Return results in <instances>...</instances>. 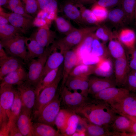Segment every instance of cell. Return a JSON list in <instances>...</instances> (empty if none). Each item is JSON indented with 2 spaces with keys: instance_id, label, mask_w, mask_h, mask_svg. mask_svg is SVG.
Here are the masks:
<instances>
[{
  "instance_id": "cell-1",
  "label": "cell",
  "mask_w": 136,
  "mask_h": 136,
  "mask_svg": "<svg viewBox=\"0 0 136 136\" xmlns=\"http://www.w3.org/2000/svg\"><path fill=\"white\" fill-rule=\"evenodd\" d=\"M94 99L90 98L77 113L82 115L92 123L110 127L116 113L107 103Z\"/></svg>"
},
{
  "instance_id": "cell-2",
  "label": "cell",
  "mask_w": 136,
  "mask_h": 136,
  "mask_svg": "<svg viewBox=\"0 0 136 136\" xmlns=\"http://www.w3.org/2000/svg\"><path fill=\"white\" fill-rule=\"evenodd\" d=\"M98 26L76 28L63 38L55 42V47L59 48L60 51L64 54L66 51L79 44L90 33L95 32Z\"/></svg>"
},
{
  "instance_id": "cell-3",
  "label": "cell",
  "mask_w": 136,
  "mask_h": 136,
  "mask_svg": "<svg viewBox=\"0 0 136 136\" xmlns=\"http://www.w3.org/2000/svg\"><path fill=\"white\" fill-rule=\"evenodd\" d=\"M55 46L52 44L46 48L43 54L39 58L31 60L27 64L28 67L27 82L36 88L41 80L43 70L47 59L54 50Z\"/></svg>"
},
{
  "instance_id": "cell-4",
  "label": "cell",
  "mask_w": 136,
  "mask_h": 136,
  "mask_svg": "<svg viewBox=\"0 0 136 136\" xmlns=\"http://www.w3.org/2000/svg\"><path fill=\"white\" fill-rule=\"evenodd\" d=\"M61 100L58 93L54 98L41 110L32 114L35 122L46 124L52 126L55 125L56 118L60 110Z\"/></svg>"
},
{
  "instance_id": "cell-5",
  "label": "cell",
  "mask_w": 136,
  "mask_h": 136,
  "mask_svg": "<svg viewBox=\"0 0 136 136\" xmlns=\"http://www.w3.org/2000/svg\"><path fill=\"white\" fill-rule=\"evenodd\" d=\"M22 34L15 35L1 40V43L7 55L19 58L24 62L27 53L25 40Z\"/></svg>"
},
{
  "instance_id": "cell-6",
  "label": "cell",
  "mask_w": 136,
  "mask_h": 136,
  "mask_svg": "<svg viewBox=\"0 0 136 136\" xmlns=\"http://www.w3.org/2000/svg\"><path fill=\"white\" fill-rule=\"evenodd\" d=\"M61 103L65 109L77 113L90 99L77 90L71 92L65 86L61 88Z\"/></svg>"
},
{
  "instance_id": "cell-7",
  "label": "cell",
  "mask_w": 136,
  "mask_h": 136,
  "mask_svg": "<svg viewBox=\"0 0 136 136\" xmlns=\"http://www.w3.org/2000/svg\"><path fill=\"white\" fill-rule=\"evenodd\" d=\"M22 104V109L32 116L37 97L36 87L26 81L17 86Z\"/></svg>"
},
{
  "instance_id": "cell-8",
  "label": "cell",
  "mask_w": 136,
  "mask_h": 136,
  "mask_svg": "<svg viewBox=\"0 0 136 136\" xmlns=\"http://www.w3.org/2000/svg\"><path fill=\"white\" fill-rule=\"evenodd\" d=\"M109 104L116 113L136 117V97L130 93Z\"/></svg>"
},
{
  "instance_id": "cell-9",
  "label": "cell",
  "mask_w": 136,
  "mask_h": 136,
  "mask_svg": "<svg viewBox=\"0 0 136 136\" xmlns=\"http://www.w3.org/2000/svg\"><path fill=\"white\" fill-rule=\"evenodd\" d=\"M61 78L62 76L59 77L40 92L36 98L32 114L40 110L54 98L57 93L58 85Z\"/></svg>"
},
{
  "instance_id": "cell-10",
  "label": "cell",
  "mask_w": 136,
  "mask_h": 136,
  "mask_svg": "<svg viewBox=\"0 0 136 136\" xmlns=\"http://www.w3.org/2000/svg\"><path fill=\"white\" fill-rule=\"evenodd\" d=\"M16 88L7 84L0 85V110L8 115L10 120L11 109L13 104Z\"/></svg>"
},
{
  "instance_id": "cell-11",
  "label": "cell",
  "mask_w": 136,
  "mask_h": 136,
  "mask_svg": "<svg viewBox=\"0 0 136 136\" xmlns=\"http://www.w3.org/2000/svg\"><path fill=\"white\" fill-rule=\"evenodd\" d=\"M130 70L127 55L115 59L114 72L117 86L120 87L124 86Z\"/></svg>"
},
{
  "instance_id": "cell-12",
  "label": "cell",
  "mask_w": 136,
  "mask_h": 136,
  "mask_svg": "<svg viewBox=\"0 0 136 136\" xmlns=\"http://www.w3.org/2000/svg\"><path fill=\"white\" fill-rule=\"evenodd\" d=\"M130 93L125 88H117L116 87H109L93 95L95 99L104 101L108 104Z\"/></svg>"
},
{
  "instance_id": "cell-13",
  "label": "cell",
  "mask_w": 136,
  "mask_h": 136,
  "mask_svg": "<svg viewBox=\"0 0 136 136\" xmlns=\"http://www.w3.org/2000/svg\"><path fill=\"white\" fill-rule=\"evenodd\" d=\"M64 55L61 88L64 86L65 82L72 70L76 65L80 63L79 57L74 48L65 52Z\"/></svg>"
},
{
  "instance_id": "cell-14",
  "label": "cell",
  "mask_w": 136,
  "mask_h": 136,
  "mask_svg": "<svg viewBox=\"0 0 136 136\" xmlns=\"http://www.w3.org/2000/svg\"><path fill=\"white\" fill-rule=\"evenodd\" d=\"M89 94L94 95L107 88L116 87L115 79L112 77L99 78L92 77L89 79Z\"/></svg>"
},
{
  "instance_id": "cell-15",
  "label": "cell",
  "mask_w": 136,
  "mask_h": 136,
  "mask_svg": "<svg viewBox=\"0 0 136 136\" xmlns=\"http://www.w3.org/2000/svg\"><path fill=\"white\" fill-rule=\"evenodd\" d=\"M0 14L8 19L10 24L25 33L33 24L32 19L14 12L8 13L0 10Z\"/></svg>"
},
{
  "instance_id": "cell-16",
  "label": "cell",
  "mask_w": 136,
  "mask_h": 136,
  "mask_svg": "<svg viewBox=\"0 0 136 136\" xmlns=\"http://www.w3.org/2000/svg\"><path fill=\"white\" fill-rule=\"evenodd\" d=\"M82 122L86 129L87 136H120V133L116 132L110 130V127L93 124L89 122L85 118H82Z\"/></svg>"
},
{
  "instance_id": "cell-17",
  "label": "cell",
  "mask_w": 136,
  "mask_h": 136,
  "mask_svg": "<svg viewBox=\"0 0 136 136\" xmlns=\"http://www.w3.org/2000/svg\"><path fill=\"white\" fill-rule=\"evenodd\" d=\"M61 7L62 12L66 18L79 25L85 24L80 10L73 0H65L62 3Z\"/></svg>"
},
{
  "instance_id": "cell-18",
  "label": "cell",
  "mask_w": 136,
  "mask_h": 136,
  "mask_svg": "<svg viewBox=\"0 0 136 136\" xmlns=\"http://www.w3.org/2000/svg\"><path fill=\"white\" fill-rule=\"evenodd\" d=\"M88 77H79L69 76L65 84L69 90L74 91L80 90L81 93L87 97L89 87Z\"/></svg>"
},
{
  "instance_id": "cell-19",
  "label": "cell",
  "mask_w": 136,
  "mask_h": 136,
  "mask_svg": "<svg viewBox=\"0 0 136 136\" xmlns=\"http://www.w3.org/2000/svg\"><path fill=\"white\" fill-rule=\"evenodd\" d=\"M21 59L9 56L5 59L0 60V81L8 74L23 67L24 63Z\"/></svg>"
},
{
  "instance_id": "cell-20",
  "label": "cell",
  "mask_w": 136,
  "mask_h": 136,
  "mask_svg": "<svg viewBox=\"0 0 136 136\" xmlns=\"http://www.w3.org/2000/svg\"><path fill=\"white\" fill-rule=\"evenodd\" d=\"M43 47L46 48L55 42L56 33L45 26L40 27L31 36Z\"/></svg>"
},
{
  "instance_id": "cell-21",
  "label": "cell",
  "mask_w": 136,
  "mask_h": 136,
  "mask_svg": "<svg viewBox=\"0 0 136 136\" xmlns=\"http://www.w3.org/2000/svg\"><path fill=\"white\" fill-rule=\"evenodd\" d=\"M32 116L22 109L16 121V123L23 136H33V124Z\"/></svg>"
},
{
  "instance_id": "cell-22",
  "label": "cell",
  "mask_w": 136,
  "mask_h": 136,
  "mask_svg": "<svg viewBox=\"0 0 136 136\" xmlns=\"http://www.w3.org/2000/svg\"><path fill=\"white\" fill-rule=\"evenodd\" d=\"M27 53L24 62L27 64L31 60L37 58L44 53L46 48L40 45L32 37L26 38Z\"/></svg>"
},
{
  "instance_id": "cell-23",
  "label": "cell",
  "mask_w": 136,
  "mask_h": 136,
  "mask_svg": "<svg viewBox=\"0 0 136 136\" xmlns=\"http://www.w3.org/2000/svg\"><path fill=\"white\" fill-rule=\"evenodd\" d=\"M55 47L47 59L43 70L41 80L49 72L59 67L63 62L64 54L60 51H57Z\"/></svg>"
},
{
  "instance_id": "cell-24",
  "label": "cell",
  "mask_w": 136,
  "mask_h": 136,
  "mask_svg": "<svg viewBox=\"0 0 136 136\" xmlns=\"http://www.w3.org/2000/svg\"><path fill=\"white\" fill-rule=\"evenodd\" d=\"M110 57L101 58L95 64L93 74L103 77H112L114 67Z\"/></svg>"
},
{
  "instance_id": "cell-25",
  "label": "cell",
  "mask_w": 136,
  "mask_h": 136,
  "mask_svg": "<svg viewBox=\"0 0 136 136\" xmlns=\"http://www.w3.org/2000/svg\"><path fill=\"white\" fill-rule=\"evenodd\" d=\"M27 76V72L23 67L5 76L1 80L0 84H7L17 86L26 81Z\"/></svg>"
},
{
  "instance_id": "cell-26",
  "label": "cell",
  "mask_w": 136,
  "mask_h": 136,
  "mask_svg": "<svg viewBox=\"0 0 136 136\" xmlns=\"http://www.w3.org/2000/svg\"><path fill=\"white\" fill-rule=\"evenodd\" d=\"M131 121L127 117L119 115L116 116L110 127L114 132L121 133L130 132Z\"/></svg>"
},
{
  "instance_id": "cell-27",
  "label": "cell",
  "mask_w": 136,
  "mask_h": 136,
  "mask_svg": "<svg viewBox=\"0 0 136 136\" xmlns=\"http://www.w3.org/2000/svg\"><path fill=\"white\" fill-rule=\"evenodd\" d=\"M114 36L108 42V49L110 56L115 59L126 55L124 46L118 39L115 32Z\"/></svg>"
},
{
  "instance_id": "cell-28",
  "label": "cell",
  "mask_w": 136,
  "mask_h": 136,
  "mask_svg": "<svg viewBox=\"0 0 136 136\" xmlns=\"http://www.w3.org/2000/svg\"><path fill=\"white\" fill-rule=\"evenodd\" d=\"M116 32L118 39L128 50L135 47L136 37L135 33L133 30L124 28L118 32Z\"/></svg>"
},
{
  "instance_id": "cell-29",
  "label": "cell",
  "mask_w": 136,
  "mask_h": 136,
  "mask_svg": "<svg viewBox=\"0 0 136 136\" xmlns=\"http://www.w3.org/2000/svg\"><path fill=\"white\" fill-rule=\"evenodd\" d=\"M107 19L116 26H123L128 24L125 13L120 5L109 10Z\"/></svg>"
},
{
  "instance_id": "cell-30",
  "label": "cell",
  "mask_w": 136,
  "mask_h": 136,
  "mask_svg": "<svg viewBox=\"0 0 136 136\" xmlns=\"http://www.w3.org/2000/svg\"><path fill=\"white\" fill-rule=\"evenodd\" d=\"M94 32L88 35L79 44L74 48L79 57L80 63L83 59L91 53Z\"/></svg>"
},
{
  "instance_id": "cell-31",
  "label": "cell",
  "mask_w": 136,
  "mask_h": 136,
  "mask_svg": "<svg viewBox=\"0 0 136 136\" xmlns=\"http://www.w3.org/2000/svg\"><path fill=\"white\" fill-rule=\"evenodd\" d=\"M33 136H59L62 134L53 127L39 122L33 124Z\"/></svg>"
},
{
  "instance_id": "cell-32",
  "label": "cell",
  "mask_w": 136,
  "mask_h": 136,
  "mask_svg": "<svg viewBox=\"0 0 136 136\" xmlns=\"http://www.w3.org/2000/svg\"><path fill=\"white\" fill-rule=\"evenodd\" d=\"M61 76H62V74L60 66L50 71L47 74L36 88L37 97L44 88L52 83L58 77Z\"/></svg>"
},
{
  "instance_id": "cell-33",
  "label": "cell",
  "mask_w": 136,
  "mask_h": 136,
  "mask_svg": "<svg viewBox=\"0 0 136 136\" xmlns=\"http://www.w3.org/2000/svg\"><path fill=\"white\" fill-rule=\"evenodd\" d=\"M90 53L100 58L110 57L106 44L101 42L95 35L93 41Z\"/></svg>"
},
{
  "instance_id": "cell-34",
  "label": "cell",
  "mask_w": 136,
  "mask_h": 136,
  "mask_svg": "<svg viewBox=\"0 0 136 136\" xmlns=\"http://www.w3.org/2000/svg\"><path fill=\"white\" fill-rule=\"evenodd\" d=\"M72 112L65 109H61L56 118L55 125L57 130L62 136L66 128L68 119Z\"/></svg>"
},
{
  "instance_id": "cell-35",
  "label": "cell",
  "mask_w": 136,
  "mask_h": 136,
  "mask_svg": "<svg viewBox=\"0 0 136 136\" xmlns=\"http://www.w3.org/2000/svg\"><path fill=\"white\" fill-rule=\"evenodd\" d=\"M95 64L88 65L82 63L76 65L71 72L70 76L88 77L93 74Z\"/></svg>"
},
{
  "instance_id": "cell-36",
  "label": "cell",
  "mask_w": 136,
  "mask_h": 136,
  "mask_svg": "<svg viewBox=\"0 0 136 136\" xmlns=\"http://www.w3.org/2000/svg\"><path fill=\"white\" fill-rule=\"evenodd\" d=\"M75 112H72L70 116L63 136H71L76 131L80 123L81 118Z\"/></svg>"
},
{
  "instance_id": "cell-37",
  "label": "cell",
  "mask_w": 136,
  "mask_h": 136,
  "mask_svg": "<svg viewBox=\"0 0 136 136\" xmlns=\"http://www.w3.org/2000/svg\"><path fill=\"white\" fill-rule=\"evenodd\" d=\"M136 0H121L120 6L125 14L128 24L134 20Z\"/></svg>"
},
{
  "instance_id": "cell-38",
  "label": "cell",
  "mask_w": 136,
  "mask_h": 136,
  "mask_svg": "<svg viewBox=\"0 0 136 136\" xmlns=\"http://www.w3.org/2000/svg\"><path fill=\"white\" fill-rule=\"evenodd\" d=\"M55 20L58 31L62 34L66 35L76 28L62 17L57 16Z\"/></svg>"
},
{
  "instance_id": "cell-39",
  "label": "cell",
  "mask_w": 136,
  "mask_h": 136,
  "mask_svg": "<svg viewBox=\"0 0 136 136\" xmlns=\"http://www.w3.org/2000/svg\"><path fill=\"white\" fill-rule=\"evenodd\" d=\"M22 108L20 96L16 88L14 101L11 109V121L16 122L21 112Z\"/></svg>"
},
{
  "instance_id": "cell-40",
  "label": "cell",
  "mask_w": 136,
  "mask_h": 136,
  "mask_svg": "<svg viewBox=\"0 0 136 136\" xmlns=\"http://www.w3.org/2000/svg\"><path fill=\"white\" fill-rule=\"evenodd\" d=\"M80 12L82 19L84 23L98 25L100 24L91 9L86 8L84 5L76 4Z\"/></svg>"
},
{
  "instance_id": "cell-41",
  "label": "cell",
  "mask_w": 136,
  "mask_h": 136,
  "mask_svg": "<svg viewBox=\"0 0 136 136\" xmlns=\"http://www.w3.org/2000/svg\"><path fill=\"white\" fill-rule=\"evenodd\" d=\"M94 35L98 39L106 44L114 36L115 32L106 25L100 24L94 32Z\"/></svg>"
},
{
  "instance_id": "cell-42",
  "label": "cell",
  "mask_w": 136,
  "mask_h": 136,
  "mask_svg": "<svg viewBox=\"0 0 136 136\" xmlns=\"http://www.w3.org/2000/svg\"><path fill=\"white\" fill-rule=\"evenodd\" d=\"M23 33L20 29L10 24H0V39L2 40Z\"/></svg>"
},
{
  "instance_id": "cell-43",
  "label": "cell",
  "mask_w": 136,
  "mask_h": 136,
  "mask_svg": "<svg viewBox=\"0 0 136 136\" xmlns=\"http://www.w3.org/2000/svg\"><path fill=\"white\" fill-rule=\"evenodd\" d=\"M8 5V8L13 12L33 19L32 17L26 12L21 0H9Z\"/></svg>"
},
{
  "instance_id": "cell-44",
  "label": "cell",
  "mask_w": 136,
  "mask_h": 136,
  "mask_svg": "<svg viewBox=\"0 0 136 136\" xmlns=\"http://www.w3.org/2000/svg\"><path fill=\"white\" fill-rule=\"evenodd\" d=\"M91 10L100 24L107 19L109 12L107 9L93 4Z\"/></svg>"
},
{
  "instance_id": "cell-45",
  "label": "cell",
  "mask_w": 136,
  "mask_h": 136,
  "mask_svg": "<svg viewBox=\"0 0 136 136\" xmlns=\"http://www.w3.org/2000/svg\"><path fill=\"white\" fill-rule=\"evenodd\" d=\"M22 0L25 5V11L29 14H35L39 10L36 0Z\"/></svg>"
},
{
  "instance_id": "cell-46",
  "label": "cell",
  "mask_w": 136,
  "mask_h": 136,
  "mask_svg": "<svg viewBox=\"0 0 136 136\" xmlns=\"http://www.w3.org/2000/svg\"><path fill=\"white\" fill-rule=\"evenodd\" d=\"M124 86L130 92H136V77L130 70L127 75Z\"/></svg>"
},
{
  "instance_id": "cell-47",
  "label": "cell",
  "mask_w": 136,
  "mask_h": 136,
  "mask_svg": "<svg viewBox=\"0 0 136 136\" xmlns=\"http://www.w3.org/2000/svg\"><path fill=\"white\" fill-rule=\"evenodd\" d=\"M121 2V0H96L94 4L109 10L120 5Z\"/></svg>"
},
{
  "instance_id": "cell-48",
  "label": "cell",
  "mask_w": 136,
  "mask_h": 136,
  "mask_svg": "<svg viewBox=\"0 0 136 136\" xmlns=\"http://www.w3.org/2000/svg\"><path fill=\"white\" fill-rule=\"evenodd\" d=\"M100 59L90 53L83 59L81 63L88 65L95 64L99 61Z\"/></svg>"
},
{
  "instance_id": "cell-49",
  "label": "cell",
  "mask_w": 136,
  "mask_h": 136,
  "mask_svg": "<svg viewBox=\"0 0 136 136\" xmlns=\"http://www.w3.org/2000/svg\"><path fill=\"white\" fill-rule=\"evenodd\" d=\"M11 122L9 120L0 124V136H9Z\"/></svg>"
},
{
  "instance_id": "cell-50",
  "label": "cell",
  "mask_w": 136,
  "mask_h": 136,
  "mask_svg": "<svg viewBox=\"0 0 136 136\" xmlns=\"http://www.w3.org/2000/svg\"><path fill=\"white\" fill-rule=\"evenodd\" d=\"M9 136H23L21 133L16 122L11 121Z\"/></svg>"
},
{
  "instance_id": "cell-51",
  "label": "cell",
  "mask_w": 136,
  "mask_h": 136,
  "mask_svg": "<svg viewBox=\"0 0 136 136\" xmlns=\"http://www.w3.org/2000/svg\"><path fill=\"white\" fill-rule=\"evenodd\" d=\"M57 9V0H48L47 6L45 10L48 12H56Z\"/></svg>"
},
{
  "instance_id": "cell-52",
  "label": "cell",
  "mask_w": 136,
  "mask_h": 136,
  "mask_svg": "<svg viewBox=\"0 0 136 136\" xmlns=\"http://www.w3.org/2000/svg\"><path fill=\"white\" fill-rule=\"evenodd\" d=\"M128 117L131 121V126L130 132L136 133V117L127 115H124Z\"/></svg>"
},
{
  "instance_id": "cell-53",
  "label": "cell",
  "mask_w": 136,
  "mask_h": 136,
  "mask_svg": "<svg viewBox=\"0 0 136 136\" xmlns=\"http://www.w3.org/2000/svg\"><path fill=\"white\" fill-rule=\"evenodd\" d=\"M40 10H45L46 7L48 0H36Z\"/></svg>"
},
{
  "instance_id": "cell-54",
  "label": "cell",
  "mask_w": 136,
  "mask_h": 136,
  "mask_svg": "<svg viewBox=\"0 0 136 136\" xmlns=\"http://www.w3.org/2000/svg\"><path fill=\"white\" fill-rule=\"evenodd\" d=\"M76 4H81L84 5L85 4L94 3L96 0H73Z\"/></svg>"
},
{
  "instance_id": "cell-55",
  "label": "cell",
  "mask_w": 136,
  "mask_h": 136,
  "mask_svg": "<svg viewBox=\"0 0 136 136\" xmlns=\"http://www.w3.org/2000/svg\"><path fill=\"white\" fill-rule=\"evenodd\" d=\"M8 56L1 44L0 43V60L5 59Z\"/></svg>"
},
{
  "instance_id": "cell-56",
  "label": "cell",
  "mask_w": 136,
  "mask_h": 136,
  "mask_svg": "<svg viewBox=\"0 0 136 136\" xmlns=\"http://www.w3.org/2000/svg\"><path fill=\"white\" fill-rule=\"evenodd\" d=\"M87 136L85 128H83L80 130H77L72 135V136Z\"/></svg>"
},
{
  "instance_id": "cell-57",
  "label": "cell",
  "mask_w": 136,
  "mask_h": 136,
  "mask_svg": "<svg viewBox=\"0 0 136 136\" xmlns=\"http://www.w3.org/2000/svg\"><path fill=\"white\" fill-rule=\"evenodd\" d=\"M129 63L130 69L136 71V58H131Z\"/></svg>"
},
{
  "instance_id": "cell-58",
  "label": "cell",
  "mask_w": 136,
  "mask_h": 136,
  "mask_svg": "<svg viewBox=\"0 0 136 136\" xmlns=\"http://www.w3.org/2000/svg\"><path fill=\"white\" fill-rule=\"evenodd\" d=\"M9 23L7 18L5 16L1 15H0V24H8Z\"/></svg>"
},
{
  "instance_id": "cell-59",
  "label": "cell",
  "mask_w": 136,
  "mask_h": 136,
  "mask_svg": "<svg viewBox=\"0 0 136 136\" xmlns=\"http://www.w3.org/2000/svg\"><path fill=\"white\" fill-rule=\"evenodd\" d=\"M9 0H0V6L5 5L8 4Z\"/></svg>"
},
{
  "instance_id": "cell-60",
  "label": "cell",
  "mask_w": 136,
  "mask_h": 136,
  "mask_svg": "<svg viewBox=\"0 0 136 136\" xmlns=\"http://www.w3.org/2000/svg\"><path fill=\"white\" fill-rule=\"evenodd\" d=\"M134 20H135V25H136V3L135 8Z\"/></svg>"
},
{
  "instance_id": "cell-61",
  "label": "cell",
  "mask_w": 136,
  "mask_h": 136,
  "mask_svg": "<svg viewBox=\"0 0 136 136\" xmlns=\"http://www.w3.org/2000/svg\"><path fill=\"white\" fill-rule=\"evenodd\" d=\"M130 71L136 77V71L131 70Z\"/></svg>"
},
{
  "instance_id": "cell-62",
  "label": "cell",
  "mask_w": 136,
  "mask_h": 136,
  "mask_svg": "<svg viewBox=\"0 0 136 136\" xmlns=\"http://www.w3.org/2000/svg\"></svg>"
}]
</instances>
